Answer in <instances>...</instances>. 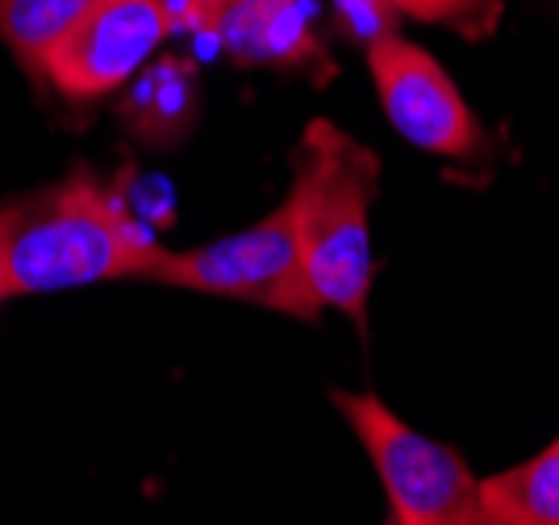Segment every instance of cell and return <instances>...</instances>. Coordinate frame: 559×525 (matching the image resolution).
<instances>
[{
  "label": "cell",
  "instance_id": "6da1fadb",
  "mask_svg": "<svg viewBox=\"0 0 559 525\" xmlns=\"http://www.w3.org/2000/svg\"><path fill=\"white\" fill-rule=\"evenodd\" d=\"M164 242L88 171L0 205V305L105 279H146Z\"/></svg>",
  "mask_w": 559,
  "mask_h": 525
},
{
  "label": "cell",
  "instance_id": "7a4b0ae2",
  "mask_svg": "<svg viewBox=\"0 0 559 525\" xmlns=\"http://www.w3.org/2000/svg\"><path fill=\"white\" fill-rule=\"evenodd\" d=\"M380 188V159L334 121H309L297 146V171L288 183V208L297 222L305 275L322 309H334L364 330L372 297V201Z\"/></svg>",
  "mask_w": 559,
  "mask_h": 525
},
{
  "label": "cell",
  "instance_id": "3957f363",
  "mask_svg": "<svg viewBox=\"0 0 559 525\" xmlns=\"http://www.w3.org/2000/svg\"><path fill=\"white\" fill-rule=\"evenodd\" d=\"M334 405L372 458L396 525H497L480 480L451 446L405 426L372 392H334Z\"/></svg>",
  "mask_w": 559,
  "mask_h": 525
},
{
  "label": "cell",
  "instance_id": "277c9868",
  "mask_svg": "<svg viewBox=\"0 0 559 525\" xmlns=\"http://www.w3.org/2000/svg\"><path fill=\"white\" fill-rule=\"evenodd\" d=\"M146 279L201 293V297L242 300V305L297 321H322L326 313L305 275L297 222H293L288 201H280L267 217H259L255 226L238 229V234L213 238L192 251H164V259Z\"/></svg>",
  "mask_w": 559,
  "mask_h": 525
},
{
  "label": "cell",
  "instance_id": "5b68a950",
  "mask_svg": "<svg viewBox=\"0 0 559 525\" xmlns=\"http://www.w3.org/2000/svg\"><path fill=\"white\" fill-rule=\"evenodd\" d=\"M176 29L171 0H93V9L50 50L47 84L71 105L117 96Z\"/></svg>",
  "mask_w": 559,
  "mask_h": 525
},
{
  "label": "cell",
  "instance_id": "8992f818",
  "mask_svg": "<svg viewBox=\"0 0 559 525\" xmlns=\"http://www.w3.org/2000/svg\"><path fill=\"white\" fill-rule=\"evenodd\" d=\"M368 75L389 126L409 146L443 159H467L480 151L485 142L480 121L426 46L409 43L401 34L376 38L368 43Z\"/></svg>",
  "mask_w": 559,
  "mask_h": 525
},
{
  "label": "cell",
  "instance_id": "52a82bcc",
  "mask_svg": "<svg viewBox=\"0 0 559 525\" xmlns=\"http://www.w3.org/2000/svg\"><path fill=\"white\" fill-rule=\"evenodd\" d=\"M210 34L234 68L305 75L330 71V55L313 29L309 0H230V9L213 22Z\"/></svg>",
  "mask_w": 559,
  "mask_h": 525
},
{
  "label": "cell",
  "instance_id": "ba28073f",
  "mask_svg": "<svg viewBox=\"0 0 559 525\" xmlns=\"http://www.w3.org/2000/svg\"><path fill=\"white\" fill-rule=\"evenodd\" d=\"M117 117L146 146H176L192 130L201 109L197 71L185 59H151L146 68L114 96Z\"/></svg>",
  "mask_w": 559,
  "mask_h": 525
},
{
  "label": "cell",
  "instance_id": "9c48e42d",
  "mask_svg": "<svg viewBox=\"0 0 559 525\" xmlns=\"http://www.w3.org/2000/svg\"><path fill=\"white\" fill-rule=\"evenodd\" d=\"M93 9V0H0V46L22 63V71L47 88L50 50Z\"/></svg>",
  "mask_w": 559,
  "mask_h": 525
},
{
  "label": "cell",
  "instance_id": "30bf717a",
  "mask_svg": "<svg viewBox=\"0 0 559 525\" xmlns=\"http://www.w3.org/2000/svg\"><path fill=\"white\" fill-rule=\"evenodd\" d=\"M497 525H559V442L480 480Z\"/></svg>",
  "mask_w": 559,
  "mask_h": 525
},
{
  "label": "cell",
  "instance_id": "8fae6325",
  "mask_svg": "<svg viewBox=\"0 0 559 525\" xmlns=\"http://www.w3.org/2000/svg\"><path fill=\"white\" fill-rule=\"evenodd\" d=\"M384 9H393L396 17H414L430 25H455L467 38L489 34L497 17V0H380Z\"/></svg>",
  "mask_w": 559,
  "mask_h": 525
},
{
  "label": "cell",
  "instance_id": "7c38bea8",
  "mask_svg": "<svg viewBox=\"0 0 559 525\" xmlns=\"http://www.w3.org/2000/svg\"><path fill=\"white\" fill-rule=\"evenodd\" d=\"M230 9V0H171V13L180 29H197V34H210L213 22Z\"/></svg>",
  "mask_w": 559,
  "mask_h": 525
},
{
  "label": "cell",
  "instance_id": "4fadbf2b",
  "mask_svg": "<svg viewBox=\"0 0 559 525\" xmlns=\"http://www.w3.org/2000/svg\"><path fill=\"white\" fill-rule=\"evenodd\" d=\"M393 525H396V522H393Z\"/></svg>",
  "mask_w": 559,
  "mask_h": 525
}]
</instances>
